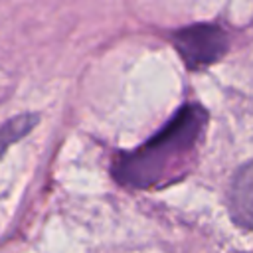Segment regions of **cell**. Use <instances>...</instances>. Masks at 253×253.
<instances>
[{"label": "cell", "instance_id": "6da1fadb", "mask_svg": "<svg viewBox=\"0 0 253 253\" xmlns=\"http://www.w3.org/2000/svg\"><path fill=\"white\" fill-rule=\"evenodd\" d=\"M208 113L198 105H186L148 142L113 162V176L128 188H156L184 174L204 130Z\"/></svg>", "mask_w": 253, "mask_h": 253}, {"label": "cell", "instance_id": "7a4b0ae2", "mask_svg": "<svg viewBox=\"0 0 253 253\" xmlns=\"http://www.w3.org/2000/svg\"><path fill=\"white\" fill-rule=\"evenodd\" d=\"M172 42L190 69L217 61L227 49V34L213 24H196L172 36Z\"/></svg>", "mask_w": 253, "mask_h": 253}, {"label": "cell", "instance_id": "3957f363", "mask_svg": "<svg viewBox=\"0 0 253 253\" xmlns=\"http://www.w3.org/2000/svg\"><path fill=\"white\" fill-rule=\"evenodd\" d=\"M229 204L233 217L241 225L253 227V160L237 170L231 184Z\"/></svg>", "mask_w": 253, "mask_h": 253}, {"label": "cell", "instance_id": "277c9868", "mask_svg": "<svg viewBox=\"0 0 253 253\" xmlns=\"http://www.w3.org/2000/svg\"><path fill=\"white\" fill-rule=\"evenodd\" d=\"M36 123H38V115H32V113L18 115V117L10 119L8 123H4L0 126V156H2V152L12 142H16L18 138H22L26 132H30Z\"/></svg>", "mask_w": 253, "mask_h": 253}]
</instances>
